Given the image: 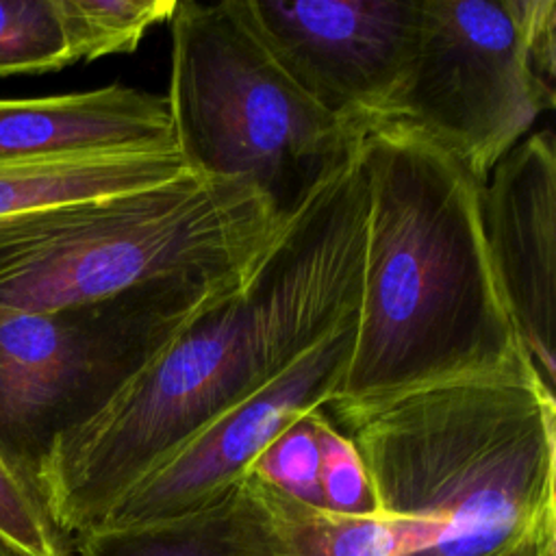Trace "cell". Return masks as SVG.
I'll use <instances>...</instances> for the list:
<instances>
[{
    "label": "cell",
    "instance_id": "obj_1",
    "mask_svg": "<svg viewBox=\"0 0 556 556\" xmlns=\"http://www.w3.org/2000/svg\"><path fill=\"white\" fill-rule=\"evenodd\" d=\"M356 156L365 261L350 361L326 404L334 417L495 369L521 345L486 252L482 182L397 126L367 130Z\"/></svg>",
    "mask_w": 556,
    "mask_h": 556
},
{
    "label": "cell",
    "instance_id": "obj_2",
    "mask_svg": "<svg viewBox=\"0 0 556 556\" xmlns=\"http://www.w3.org/2000/svg\"><path fill=\"white\" fill-rule=\"evenodd\" d=\"M400 556H486L556 528V393L523 345L495 369L334 417Z\"/></svg>",
    "mask_w": 556,
    "mask_h": 556
},
{
    "label": "cell",
    "instance_id": "obj_3",
    "mask_svg": "<svg viewBox=\"0 0 556 556\" xmlns=\"http://www.w3.org/2000/svg\"><path fill=\"white\" fill-rule=\"evenodd\" d=\"M282 217L243 178L165 182L0 219V319L117 298L163 280L248 271Z\"/></svg>",
    "mask_w": 556,
    "mask_h": 556
},
{
    "label": "cell",
    "instance_id": "obj_4",
    "mask_svg": "<svg viewBox=\"0 0 556 556\" xmlns=\"http://www.w3.org/2000/svg\"><path fill=\"white\" fill-rule=\"evenodd\" d=\"M313 348L250 269L93 417L54 441L39 493L56 528L74 543L98 528L185 441Z\"/></svg>",
    "mask_w": 556,
    "mask_h": 556
},
{
    "label": "cell",
    "instance_id": "obj_5",
    "mask_svg": "<svg viewBox=\"0 0 556 556\" xmlns=\"http://www.w3.org/2000/svg\"><path fill=\"white\" fill-rule=\"evenodd\" d=\"M165 104L191 172L254 182L287 217L361 141L278 65L243 0H178Z\"/></svg>",
    "mask_w": 556,
    "mask_h": 556
},
{
    "label": "cell",
    "instance_id": "obj_6",
    "mask_svg": "<svg viewBox=\"0 0 556 556\" xmlns=\"http://www.w3.org/2000/svg\"><path fill=\"white\" fill-rule=\"evenodd\" d=\"M248 271L0 319V463L41 500L54 441L93 417Z\"/></svg>",
    "mask_w": 556,
    "mask_h": 556
},
{
    "label": "cell",
    "instance_id": "obj_7",
    "mask_svg": "<svg viewBox=\"0 0 556 556\" xmlns=\"http://www.w3.org/2000/svg\"><path fill=\"white\" fill-rule=\"evenodd\" d=\"M554 0H419V35L378 126H397L478 182L556 100Z\"/></svg>",
    "mask_w": 556,
    "mask_h": 556
},
{
    "label": "cell",
    "instance_id": "obj_8",
    "mask_svg": "<svg viewBox=\"0 0 556 556\" xmlns=\"http://www.w3.org/2000/svg\"><path fill=\"white\" fill-rule=\"evenodd\" d=\"M287 76L356 135L382 124L419 35V0H243Z\"/></svg>",
    "mask_w": 556,
    "mask_h": 556
},
{
    "label": "cell",
    "instance_id": "obj_9",
    "mask_svg": "<svg viewBox=\"0 0 556 556\" xmlns=\"http://www.w3.org/2000/svg\"><path fill=\"white\" fill-rule=\"evenodd\" d=\"M354 330L356 319L343 324L263 389L208 421L143 476L98 528L187 517L232 493L285 428L324 408L337 393L350 361Z\"/></svg>",
    "mask_w": 556,
    "mask_h": 556
},
{
    "label": "cell",
    "instance_id": "obj_10",
    "mask_svg": "<svg viewBox=\"0 0 556 556\" xmlns=\"http://www.w3.org/2000/svg\"><path fill=\"white\" fill-rule=\"evenodd\" d=\"M491 267L519 343L556 393V146L552 130L517 143L480 191Z\"/></svg>",
    "mask_w": 556,
    "mask_h": 556
},
{
    "label": "cell",
    "instance_id": "obj_11",
    "mask_svg": "<svg viewBox=\"0 0 556 556\" xmlns=\"http://www.w3.org/2000/svg\"><path fill=\"white\" fill-rule=\"evenodd\" d=\"M163 146H174L165 98L135 87L0 100V159Z\"/></svg>",
    "mask_w": 556,
    "mask_h": 556
},
{
    "label": "cell",
    "instance_id": "obj_12",
    "mask_svg": "<svg viewBox=\"0 0 556 556\" xmlns=\"http://www.w3.org/2000/svg\"><path fill=\"white\" fill-rule=\"evenodd\" d=\"M187 169L176 146L0 159V219L165 182Z\"/></svg>",
    "mask_w": 556,
    "mask_h": 556
},
{
    "label": "cell",
    "instance_id": "obj_13",
    "mask_svg": "<svg viewBox=\"0 0 556 556\" xmlns=\"http://www.w3.org/2000/svg\"><path fill=\"white\" fill-rule=\"evenodd\" d=\"M76 545V556H278L269 517L248 476L224 500L193 515L93 528Z\"/></svg>",
    "mask_w": 556,
    "mask_h": 556
},
{
    "label": "cell",
    "instance_id": "obj_14",
    "mask_svg": "<svg viewBox=\"0 0 556 556\" xmlns=\"http://www.w3.org/2000/svg\"><path fill=\"white\" fill-rule=\"evenodd\" d=\"M274 532L278 556H400L395 528L382 515H341L304 504L248 473Z\"/></svg>",
    "mask_w": 556,
    "mask_h": 556
},
{
    "label": "cell",
    "instance_id": "obj_15",
    "mask_svg": "<svg viewBox=\"0 0 556 556\" xmlns=\"http://www.w3.org/2000/svg\"><path fill=\"white\" fill-rule=\"evenodd\" d=\"M178 0H56L72 61L130 52L159 22H169Z\"/></svg>",
    "mask_w": 556,
    "mask_h": 556
},
{
    "label": "cell",
    "instance_id": "obj_16",
    "mask_svg": "<svg viewBox=\"0 0 556 556\" xmlns=\"http://www.w3.org/2000/svg\"><path fill=\"white\" fill-rule=\"evenodd\" d=\"M56 0H0V78L72 65Z\"/></svg>",
    "mask_w": 556,
    "mask_h": 556
},
{
    "label": "cell",
    "instance_id": "obj_17",
    "mask_svg": "<svg viewBox=\"0 0 556 556\" xmlns=\"http://www.w3.org/2000/svg\"><path fill=\"white\" fill-rule=\"evenodd\" d=\"M319 441V493L321 506L341 515H380L365 463L352 443L321 408L313 410Z\"/></svg>",
    "mask_w": 556,
    "mask_h": 556
},
{
    "label": "cell",
    "instance_id": "obj_18",
    "mask_svg": "<svg viewBox=\"0 0 556 556\" xmlns=\"http://www.w3.org/2000/svg\"><path fill=\"white\" fill-rule=\"evenodd\" d=\"M250 473L289 497L321 506L319 441L313 413L285 428L254 460Z\"/></svg>",
    "mask_w": 556,
    "mask_h": 556
},
{
    "label": "cell",
    "instance_id": "obj_19",
    "mask_svg": "<svg viewBox=\"0 0 556 556\" xmlns=\"http://www.w3.org/2000/svg\"><path fill=\"white\" fill-rule=\"evenodd\" d=\"M0 532L28 556H72L74 541L52 521L46 504L0 463Z\"/></svg>",
    "mask_w": 556,
    "mask_h": 556
},
{
    "label": "cell",
    "instance_id": "obj_20",
    "mask_svg": "<svg viewBox=\"0 0 556 556\" xmlns=\"http://www.w3.org/2000/svg\"><path fill=\"white\" fill-rule=\"evenodd\" d=\"M543 534V532H541ZM539 534V536H541ZM536 536V539H539ZM536 539H515L506 545H502L500 549L486 554V556H534V541Z\"/></svg>",
    "mask_w": 556,
    "mask_h": 556
},
{
    "label": "cell",
    "instance_id": "obj_21",
    "mask_svg": "<svg viewBox=\"0 0 556 556\" xmlns=\"http://www.w3.org/2000/svg\"><path fill=\"white\" fill-rule=\"evenodd\" d=\"M534 556H556V528L545 530L534 541Z\"/></svg>",
    "mask_w": 556,
    "mask_h": 556
},
{
    "label": "cell",
    "instance_id": "obj_22",
    "mask_svg": "<svg viewBox=\"0 0 556 556\" xmlns=\"http://www.w3.org/2000/svg\"><path fill=\"white\" fill-rule=\"evenodd\" d=\"M0 556H28V554L0 532Z\"/></svg>",
    "mask_w": 556,
    "mask_h": 556
}]
</instances>
